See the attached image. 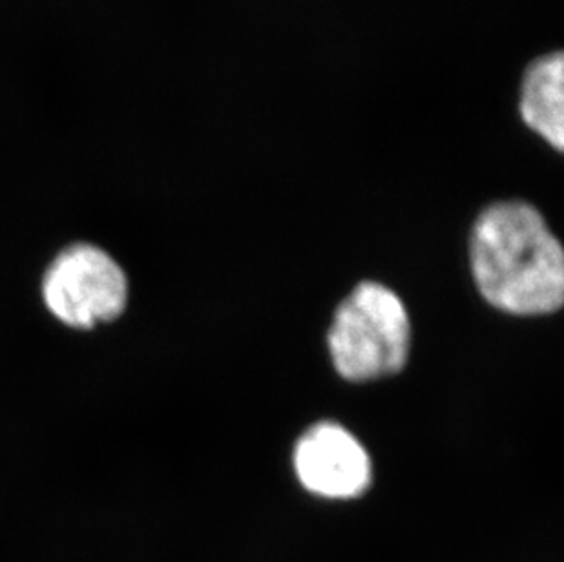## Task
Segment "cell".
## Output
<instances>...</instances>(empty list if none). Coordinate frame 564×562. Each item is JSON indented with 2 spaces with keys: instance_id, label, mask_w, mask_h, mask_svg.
<instances>
[{
  "instance_id": "3957f363",
  "label": "cell",
  "mask_w": 564,
  "mask_h": 562,
  "mask_svg": "<svg viewBox=\"0 0 564 562\" xmlns=\"http://www.w3.org/2000/svg\"><path fill=\"white\" fill-rule=\"evenodd\" d=\"M43 302L61 324L94 329L124 313L128 280L123 269L97 245L75 244L61 250L44 272Z\"/></svg>"
},
{
  "instance_id": "6da1fadb",
  "label": "cell",
  "mask_w": 564,
  "mask_h": 562,
  "mask_svg": "<svg viewBox=\"0 0 564 562\" xmlns=\"http://www.w3.org/2000/svg\"><path fill=\"white\" fill-rule=\"evenodd\" d=\"M471 269L482 296L505 313L533 316L563 305V249L528 203H496L480 214L471 233Z\"/></svg>"
},
{
  "instance_id": "7a4b0ae2",
  "label": "cell",
  "mask_w": 564,
  "mask_h": 562,
  "mask_svg": "<svg viewBox=\"0 0 564 562\" xmlns=\"http://www.w3.org/2000/svg\"><path fill=\"white\" fill-rule=\"evenodd\" d=\"M410 339L404 303L388 287L364 281L336 311L329 349L341 377L364 382L399 372L408 360Z\"/></svg>"
},
{
  "instance_id": "5b68a950",
  "label": "cell",
  "mask_w": 564,
  "mask_h": 562,
  "mask_svg": "<svg viewBox=\"0 0 564 562\" xmlns=\"http://www.w3.org/2000/svg\"><path fill=\"white\" fill-rule=\"evenodd\" d=\"M524 127L557 152L564 149V58L544 54L528 64L519 86Z\"/></svg>"
},
{
  "instance_id": "277c9868",
  "label": "cell",
  "mask_w": 564,
  "mask_h": 562,
  "mask_svg": "<svg viewBox=\"0 0 564 562\" xmlns=\"http://www.w3.org/2000/svg\"><path fill=\"white\" fill-rule=\"evenodd\" d=\"M294 467L305 488L327 499H351L371 484V461L362 444L333 422L311 428L294 450Z\"/></svg>"
}]
</instances>
